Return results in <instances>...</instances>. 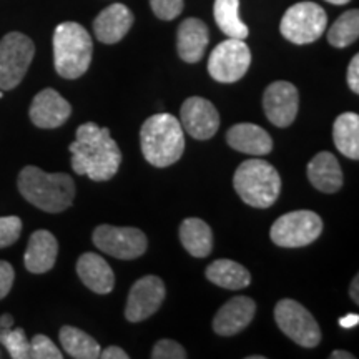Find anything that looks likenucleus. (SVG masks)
Returning a JSON list of instances; mask_svg holds the SVG:
<instances>
[{"instance_id": "1", "label": "nucleus", "mask_w": 359, "mask_h": 359, "mask_svg": "<svg viewBox=\"0 0 359 359\" xmlns=\"http://www.w3.org/2000/svg\"><path fill=\"white\" fill-rule=\"evenodd\" d=\"M72 168L77 175H87L93 182L114 178L122 165V151L111 138L109 128L87 122L77 128V138L70 143Z\"/></svg>"}, {"instance_id": "2", "label": "nucleus", "mask_w": 359, "mask_h": 359, "mask_svg": "<svg viewBox=\"0 0 359 359\" xmlns=\"http://www.w3.org/2000/svg\"><path fill=\"white\" fill-rule=\"evenodd\" d=\"M20 195L47 213H62L74 203L75 183L67 173H47L29 165L17 180Z\"/></svg>"}, {"instance_id": "3", "label": "nucleus", "mask_w": 359, "mask_h": 359, "mask_svg": "<svg viewBox=\"0 0 359 359\" xmlns=\"http://www.w3.org/2000/svg\"><path fill=\"white\" fill-rule=\"evenodd\" d=\"M140 143L145 160L156 168L177 163L185 150V135L172 114H156L143 123Z\"/></svg>"}, {"instance_id": "4", "label": "nucleus", "mask_w": 359, "mask_h": 359, "mask_svg": "<svg viewBox=\"0 0 359 359\" xmlns=\"http://www.w3.org/2000/svg\"><path fill=\"white\" fill-rule=\"evenodd\" d=\"M92 37L77 22H64L53 32V64L60 77H82L92 62Z\"/></svg>"}, {"instance_id": "5", "label": "nucleus", "mask_w": 359, "mask_h": 359, "mask_svg": "<svg viewBox=\"0 0 359 359\" xmlns=\"http://www.w3.org/2000/svg\"><path fill=\"white\" fill-rule=\"evenodd\" d=\"M233 187L246 205L268 208L280 196L281 178L271 163L262 158H251L236 168Z\"/></svg>"}, {"instance_id": "6", "label": "nucleus", "mask_w": 359, "mask_h": 359, "mask_svg": "<svg viewBox=\"0 0 359 359\" xmlns=\"http://www.w3.org/2000/svg\"><path fill=\"white\" fill-rule=\"evenodd\" d=\"M327 15L325 8L314 2H299L291 6L281 19V35L291 43L306 45L316 42L325 34Z\"/></svg>"}, {"instance_id": "7", "label": "nucleus", "mask_w": 359, "mask_h": 359, "mask_svg": "<svg viewBox=\"0 0 359 359\" xmlns=\"http://www.w3.org/2000/svg\"><path fill=\"white\" fill-rule=\"evenodd\" d=\"M323 233V219L309 210H298L283 215L273 223L269 236L283 248H302L311 245Z\"/></svg>"}, {"instance_id": "8", "label": "nucleus", "mask_w": 359, "mask_h": 359, "mask_svg": "<svg viewBox=\"0 0 359 359\" xmlns=\"http://www.w3.org/2000/svg\"><path fill=\"white\" fill-rule=\"evenodd\" d=\"M35 45L27 35L11 32L0 40V90H13L32 64Z\"/></svg>"}, {"instance_id": "9", "label": "nucleus", "mask_w": 359, "mask_h": 359, "mask_svg": "<svg viewBox=\"0 0 359 359\" xmlns=\"http://www.w3.org/2000/svg\"><path fill=\"white\" fill-rule=\"evenodd\" d=\"M275 320L280 330L303 348H316L321 330L313 314L294 299H281L275 308Z\"/></svg>"}, {"instance_id": "10", "label": "nucleus", "mask_w": 359, "mask_h": 359, "mask_svg": "<svg viewBox=\"0 0 359 359\" xmlns=\"http://www.w3.org/2000/svg\"><path fill=\"white\" fill-rule=\"evenodd\" d=\"M251 64L250 47L245 40L228 39L213 48L208 72L219 83H233L245 77Z\"/></svg>"}, {"instance_id": "11", "label": "nucleus", "mask_w": 359, "mask_h": 359, "mask_svg": "<svg viewBox=\"0 0 359 359\" xmlns=\"http://www.w3.org/2000/svg\"><path fill=\"white\" fill-rule=\"evenodd\" d=\"M92 240L98 250L118 259L140 258L148 246L145 233L132 226L100 224L93 231Z\"/></svg>"}, {"instance_id": "12", "label": "nucleus", "mask_w": 359, "mask_h": 359, "mask_svg": "<svg viewBox=\"0 0 359 359\" xmlns=\"http://www.w3.org/2000/svg\"><path fill=\"white\" fill-rule=\"evenodd\" d=\"M165 290L163 281L158 276H143L130 290L125 318L130 323H140L147 318L154 316L163 303Z\"/></svg>"}, {"instance_id": "13", "label": "nucleus", "mask_w": 359, "mask_h": 359, "mask_svg": "<svg viewBox=\"0 0 359 359\" xmlns=\"http://www.w3.org/2000/svg\"><path fill=\"white\" fill-rule=\"evenodd\" d=\"M182 127L195 140H208L219 128V114L210 100L201 97H190L183 103Z\"/></svg>"}, {"instance_id": "14", "label": "nucleus", "mask_w": 359, "mask_h": 359, "mask_svg": "<svg viewBox=\"0 0 359 359\" xmlns=\"http://www.w3.org/2000/svg\"><path fill=\"white\" fill-rule=\"evenodd\" d=\"M264 114L275 127L286 128L294 122L298 115L299 95L298 90L290 82H275L264 90Z\"/></svg>"}, {"instance_id": "15", "label": "nucleus", "mask_w": 359, "mask_h": 359, "mask_svg": "<svg viewBox=\"0 0 359 359\" xmlns=\"http://www.w3.org/2000/svg\"><path fill=\"white\" fill-rule=\"evenodd\" d=\"M29 115L35 127L57 128L70 118L72 107L57 90L45 88L35 95Z\"/></svg>"}, {"instance_id": "16", "label": "nucleus", "mask_w": 359, "mask_h": 359, "mask_svg": "<svg viewBox=\"0 0 359 359\" xmlns=\"http://www.w3.org/2000/svg\"><path fill=\"white\" fill-rule=\"evenodd\" d=\"M257 303L248 296H236L224 303L215 314L213 330L219 336H233L241 333L253 321Z\"/></svg>"}, {"instance_id": "17", "label": "nucleus", "mask_w": 359, "mask_h": 359, "mask_svg": "<svg viewBox=\"0 0 359 359\" xmlns=\"http://www.w3.org/2000/svg\"><path fill=\"white\" fill-rule=\"evenodd\" d=\"M133 13L123 4H114V6L103 8L93 20V32L102 43L111 45L120 42L133 25Z\"/></svg>"}, {"instance_id": "18", "label": "nucleus", "mask_w": 359, "mask_h": 359, "mask_svg": "<svg viewBox=\"0 0 359 359\" xmlns=\"http://www.w3.org/2000/svg\"><path fill=\"white\" fill-rule=\"evenodd\" d=\"M208 27L203 20L191 19L183 20L178 27L177 37V50L178 55L187 64H196L205 55L206 47H208Z\"/></svg>"}, {"instance_id": "19", "label": "nucleus", "mask_w": 359, "mask_h": 359, "mask_svg": "<svg viewBox=\"0 0 359 359\" xmlns=\"http://www.w3.org/2000/svg\"><path fill=\"white\" fill-rule=\"evenodd\" d=\"M58 243L57 238L47 230H37L30 236L25 250V268L34 275L50 271L57 262Z\"/></svg>"}, {"instance_id": "20", "label": "nucleus", "mask_w": 359, "mask_h": 359, "mask_svg": "<svg viewBox=\"0 0 359 359\" xmlns=\"http://www.w3.org/2000/svg\"><path fill=\"white\" fill-rule=\"evenodd\" d=\"M226 142L233 150L253 156L268 155L273 150L269 133L255 123L233 125L226 133Z\"/></svg>"}, {"instance_id": "21", "label": "nucleus", "mask_w": 359, "mask_h": 359, "mask_svg": "<svg viewBox=\"0 0 359 359\" xmlns=\"http://www.w3.org/2000/svg\"><path fill=\"white\" fill-rule=\"evenodd\" d=\"M77 273L88 290L97 294H109L115 286L110 264L97 253H83L77 262Z\"/></svg>"}, {"instance_id": "22", "label": "nucleus", "mask_w": 359, "mask_h": 359, "mask_svg": "<svg viewBox=\"0 0 359 359\" xmlns=\"http://www.w3.org/2000/svg\"><path fill=\"white\" fill-rule=\"evenodd\" d=\"M308 178L311 185L323 193H336L343 187L339 161L330 151H321L309 161Z\"/></svg>"}, {"instance_id": "23", "label": "nucleus", "mask_w": 359, "mask_h": 359, "mask_svg": "<svg viewBox=\"0 0 359 359\" xmlns=\"http://www.w3.org/2000/svg\"><path fill=\"white\" fill-rule=\"evenodd\" d=\"M180 241L195 258H206L213 250L212 228L200 218H187L180 226Z\"/></svg>"}, {"instance_id": "24", "label": "nucleus", "mask_w": 359, "mask_h": 359, "mask_svg": "<svg viewBox=\"0 0 359 359\" xmlns=\"http://www.w3.org/2000/svg\"><path fill=\"white\" fill-rule=\"evenodd\" d=\"M206 278L224 290H243L251 283L250 271L233 259H217L206 268Z\"/></svg>"}, {"instance_id": "25", "label": "nucleus", "mask_w": 359, "mask_h": 359, "mask_svg": "<svg viewBox=\"0 0 359 359\" xmlns=\"http://www.w3.org/2000/svg\"><path fill=\"white\" fill-rule=\"evenodd\" d=\"M333 140L339 154L346 158H359V116L353 111L341 114L334 120Z\"/></svg>"}, {"instance_id": "26", "label": "nucleus", "mask_w": 359, "mask_h": 359, "mask_svg": "<svg viewBox=\"0 0 359 359\" xmlns=\"http://www.w3.org/2000/svg\"><path fill=\"white\" fill-rule=\"evenodd\" d=\"M215 20L228 39L245 40L250 35L248 27L240 19V0H215Z\"/></svg>"}, {"instance_id": "27", "label": "nucleus", "mask_w": 359, "mask_h": 359, "mask_svg": "<svg viewBox=\"0 0 359 359\" xmlns=\"http://www.w3.org/2000/svg\"><path fill=\"white\" fill-rule=\"evenodd\" d=\"M60 343L64 346L65 353H69L70 358L75 359H97L100 358V344L97 339L74 326H62L60 327Z\"/></svg>"}, {"instance_id": "28", "label": "nucleus", "mask_w": 359, "mask_h": 359, "mask_svg": "<svg viewBox=\"0 0 359 359\" xmlns=\"http://www.w3.org/2000/svg\"><path fill=\"white\" fill-rule=\"evenodd\" d=\"M359 37V12L356 8L344 12L331 25L327 32V42L336 48H344L354 43Z\"/></svg>"}, {"instance_id": "29", "label": "nucleus", "mask_w": 359, "mask_h": 359, "mask_svg": "<svg viewBox=\"0 0 359 359\" xmlns=\"http://www.w3.org/2000/svg\"><path fill=\"white\" fill-rule=\"evenodd\" d=\"M0 343L7 348L13 359L30 358V341L22 327H0Z\"/></svg>"}, {"instance_id": "30", "label": "nucleus", "mask_w": 359, "mask_h": 359, "mask_svg": "<svg viewBox=\"0 0 359 359\" xmlns=\"http://www.w3.org/2000/svg\"><path fill=\"white\" fill-rule=\"evenodd\" d=\"M30 358L34 359H62L64 354L60 353L53 341L48 336L35 334L30 339Z\"/></svg>"}, {"instance_id": "31", "label": "nucleus", "mask_w": 359, "mask_h": 359, "mask_svg": "<svg viewBox=\"0 0 359 359\" xmlns=\"http://www.w3.org/2000/svg\"><path fill=\"white\" fill-rule=\"evenodd\" d=\"M22 233V219L19 217H0V248L15 243Z\"/></svg>"}, {"instance_id": "32", "label": "nucleus", "mask_w": 359, "mask_h": 359, "mask_svg": "<svg viewBox=\"0 0 359 359\" xmlns=\"http://www.w3.org/2000/svg\"><path fill=\"white\" fill-rule=\"evenodd\" d=\"M154 359H185L187 353L182 344L173 339H160L151 351Z\"/></svg>"}, {"instance_id": "33", "label": "nucleus", "mask_w": 359, "mask_h": 359, "mask_svg": "<svg viewBox=\"0 0 359 359\" xmlns=\"http://www.w3.org/2000/svg\"><path fill=\"white\" fill-rule=\"evenodd\" d=\"M150 6L161 20H173L183 12V0H150Z\"/></svg>"}, {"instance_id": "34", "label": "nucleus", "mask_w": 359, "mask_h": 359, "mask_svg": "<svg viewBox=\"0 0 359 359\" xmlns=\"http://www.w3.org/2000/svg\"><path fill=\"white\" fill-rule=\"evenodd\" d=\"M13 280H15V271H13L12 264L0 262V299H4L11 293Z\"/></svg>"}, {"instance_id": "35", "label": "nucleus", "mask_w": 359, "mask_h": 359, "mask_svg": "<svg viewBox=\"0 0 359 359\" xmlns=\"http://www.w3.org/2000/svg\"><path fill=\"white\" fill-rule=\"evenodd\" d=\"M348 85L354 93H359V55H354L348 67Z\"/></svg>"}, {"instance_id": "36", "label": "nucleus", "mask_w": 359, "mask_h": 359, "mask_svg": "<svg viewBox=\"0 0 359 359\" xmlns=\"http://www.w3.org/2000/svg\"><path fill=\"white\" fill-rule=\"evenodd\" d=\"M102 359H128V354L118 346H109L107 349L100 351Z\"/></svg>"}, {"instance_id": "37", "label": "nucleus", "mask_w": 359, "mask_h": 359, "mask_svg": "<svg viewBox=\"0 0 359 359\" xmlns=\"http://www.w3.org/2000/svg\"><path fill=\"white\" fill-rule=\"evenodd\" d=\"M358 323H359V316H358V314L351 313V314H346L344 318H341L339 326H343V327H346V330H349V327L358 326Z\"/></svg>"}, {"instance_id": "38", "label": "nucleus", "mask_w": 359, "mask_h": 359, "mask_svg": "<svg viewBox=\"0 0 359 359\" xmlns=\"http://www.w3.org/2000/svg\"><path fill=\"white\" fill-rule=\"evenodd\" d=\"M349 294L354 299V303L359 304V276H354V280L351 283V288H349Z\"/></svg>"}, {"instance_id": "39", "label": "nucleus", "mask_w": 359, "mask_h": 359, "mask_svg": "<svg viewBox=\"0 0 359 359\" xmlns=\"http://www.w3.org/2000/svg\"><path fill=\"white\" fill-rule=\"evenodd\" d=\"M331 359H354V356L351 353H348V351H333L331 353V356H330Z\"/></svg>"}, {"instance_id": "40", "label": "nucleus", "mask_w": 359, "mask_h": 359, "mask_svg": "<svg viewBox=\"0 0 359 359\" xmlns=\"http://www.w3.org/2000/svg\"><path fill=\"white\" fill-rule=\"evenodd\" d=\"M13 326V318L11 314H2L0 316V327H12Z\"/></svg>"}, {"instance_id": "41", "label": "nucleus", "mask_w": 359, "mask_h": 359, "mask_svg": "<svg viewBox=\"0 0 359 359\" xmlns=\"http://www.w3.org/2000/svg\"><path fill=\"white\" fill-rule=\"evenodd\" d=\"M326 2L333 4V6H344V4L351 2V0H326Z\"/></svg>"}]
</instances>
